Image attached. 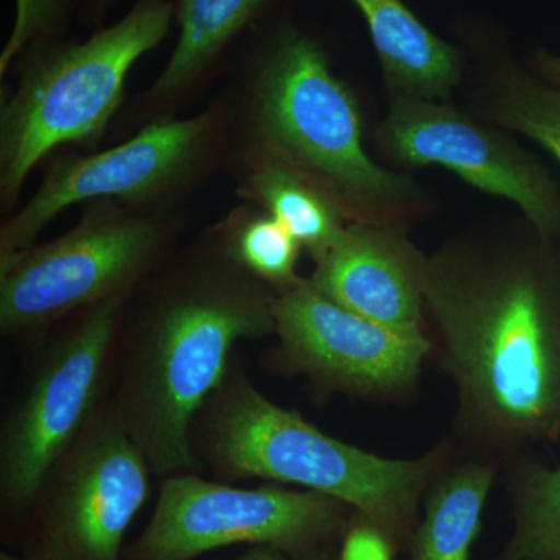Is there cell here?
Segmentation results:
<instances>
[{"mask_svg":"<svg viewBox=\"0 0 560 560\" xmlns=\"http://www.w3.org/2000/svg\"><path fill=\"white\" fill-rule=\"evenodd\" d=\"M363 14L386 80L400 95L447 98L459 81L456 47L430 32L404 0H350Z\"/></svg>","mask_w":560,"mask_h":560,"instance_id":"5bb4252c","label":"cell"},{"mask_svg":"<svg viewBox=\"0 0 560 560\" xmlns=\"http://www.w3.org/2000/svg\"><path fill=\"white\" fill-rule=\"evenodd\" d=\"M231 109L219 105L189 119H165L91 156L55 162L35 195L3 223L0 257L32 248L70 206L113 201L145 208L191 186L219 151Z\"/></svg>","mask_w":560,"mask_h":560,"instance_id":"9c48e42d","label":"cell"},{"mask_svg":"<svg viewBox=\"0 0 560 560\" xmlns=\"http://www.w3.org/2000/svg\"><path fill=\"white\" fill-rule=\"evenodd\" d=\"M194 447L230 480L261 478L341 501L397 547L410 545L419 503L453 455L448 440L418 459L346 444L268 399L238 364L198 416Z\"/></svg>","mask_w":560,"mask_h":560,"instance_id":"3957f363","label":"cell"},{"mask_svg":"<svg viewBox=\"0 0 560 560\" xmlns=\"http://www.w3.org/2000/svg\"><path fill=\"white\" fill-rule=\"evenodd\" d=\"M119 2L121 0H75L81 20L86 22L88 25L101 24L109 10Z\"/></svg>","mask_w":560,"mask_h":560,"instance_id":"7402d4cb","label":"cell"},{"mask_svg":"<svg viewBox=\"0 0 560 560\" xmlns=\"http://www.w3.org/2000/svg\"><path fill=\"white\" fill-rule=\"evenodd\" d=\"M248 35L249 116L260 156L311 179L357 223L396 215L415 189L368 156L360 110L319 40L290 21L260 20Z\"/></svg>","mask_w":560,"mask_h":560,"instance_id":"277c9868","label":"cell"},{"mask_svg":"<svg viewBox=\"0 0 560 560\" xmlns=\"http://www.w3.org/2000/svg\"><path fill=\"white\" fill-rule=\"evenodd\" d=\"M272 0H175L178 40L149 91L162 105L205 79L237 40L264 20Z\"/></svg>","mask_w":560,"mask_h":560,"instance_id":"2e32d148","label":"cell"},{"mask_svg":"<svg viewBox=\"0 0 560 560\" xmlns=\"http://www.w3.org/2000/svg\"><path fill=\"white\" fill-rule=\"evenodd\" d=\"M217 237L243 270L276 293L301 282L296 267L302 246L271 215H237Z\"/></svg>","mask_w":560,"mask_h":560,"instance_id":"d6986e66","label":"cell"},{"mask_svg":"<svg viewBox=\"0 0 560 560\" xmlns=\"http://www.w3.org/2000/svg\"><path fill=\"white\" fill-rule=\"evenodd\" d=\"M308 279L349 311L405 331L425 334L427 259L381 224H349Z\"/></svg>","mask_w":560,"mask_h":560,"instance_id":"4fadbf2b","label":"cell"},{"mask_svg":"<svg viewBox=\"0 0 560 560\" xmlns=\"http://www.w3.org/2000/svg\"><path fill=\"white\" fill-rule=\"evenodd\" d=\"M508 490L514 530L495 560H560V466L510 459Z\"/></svg>","mask_w":560,"mask_h":560,"instance_id":"ac0fdd59","label":"cell"},{"mask_svg":"<svg viewBox=\"0 0 560 560\" xmlns=\"http://www.w3.org/2000/svg\"><path fill=\"white\" fill-rule=\"evenodd\" d=\"M243 195L270 212L302 248L319 259L348 230L337 201L293 168L259 158L243 183Z\"/></svg>","mask_w":560,"mask_h":560,"instance_id":"e0dca14e","label":"cell"},{"mask_svg":"<svg viewBox=\"0 0 560 560\" xmlns=\"http://www.w3.org/2000/svg\"><path fill=\"white\" fill-rule=\"evenodd\" d=\"M396 547L388 534L357 514L342 539L340 560H394Z\"/></svg>","mask_w":560,"mask_h":560,"instance_id":"44dd1931","label":"cell"},{"mask_svg":"<svg viewBox=\"0 0 560 560\" xmlns=\"http://www.w3.org/2000/svg\"><path fill=\"white\" fill-rule=\"evenodd\" d=\"M234 560H319L318 558H296L289 552L276 550V548L257 547L256 550L246 552Z\"/></svg>","mask_w":560,"mask_h":560,"instance_id":"cb8c5ba5","label":"cell"},{"mask_svg":"<svg viewBox=\"0 0 560 560\" xmlns=\"http://www.w3.org/2000/svg\"><path fill=\"white\" fill-rule=\"evenodd\" d=\"M453 447V445H452ZM456 452L438 471L423 497V517L410 540V560H469L481 530L497 460Z\"/></svg>","mask_w":560,"mask_h":560,"instance_id":"9a60e30c","label":"cell"},{"mask_svg":"<svg viewBox=\"0 0 560 560\" xmlns=\"http://www.w3.org/2000/svg\"><path fill=\"white\" fill-rule=\"evenodd\" d=\"M275 318L279 342L271 364L320 389L364 399L405 396L434 348L429 335L349 311L308 279L278 294Z\"/></svg>","mask_w":560,"mask_h":560,"instance_id":"8fae6325","label":"cell"},{"mask_svg":"<svg viewBox=\"0 0 560 560\" xmlns=\"http://www.w3.org/2000/svg\"><path fill=\"white\" fill-rule=\"evenodd\" d=\"M175 14V0H136L120 21L83 43L33 40L0 120L3 206L16 202L33 168L51 151L102 138L124 101L132 66L161 46Z\"/></svg>","mask_w":560,"mask_h":560,"instance_id":"5b68a950","label":"cell"},{"mask_svg":"<svg viewBox=\"0 0 560 560\" xmlns=\"http://www.w3.org/2000/svg\"><path fill=\"white\" fill-rule=\"evenodd\" d=\"M175 224L98 201L61 237L0 257V330L32 340L66 316L130 300L167 260Z\"/></svg>","mask_w":560,"mask_h":560,"instance_id":"8992f818","label":"cell"},{"mask_svg":"<svg viewBox=\"0 0 560 560\" xmlns=\"http://www.w3.org/2000/svg\"><path fill=\"white\" fill-rule=\"evenodd\" d=\"M423 294L456 388L453 448L500 463L559 442V243L533 226L453 243L427 259Z\"/></svg>","mask_w":560,"mask_h":560,"instance_id":"6da1fadb","label":"cell"},{"mask_svg":"<svg viewBox=\"0 0 560 560\" xmlns=\"http://www.w3.org/2000/svg\"><path fill=\"white\" fill-rule=\"evenodd\" d=\"M534 68L539 73L540 79L550 81V83L560 86V55L548 54L539 50L534 55Z\"/></svg>","mask_w":560,"mask_h":560,"instance_id":"603a6c76","label":"cell"},{"mask_svg":"<svg viewBox=\"0 0 560 560\" xmlns=\"http://www.w3.org/2000/svg\"><path fill=\"white\" fill-rule=\"evenodd\" d=\"M501 83L493 103L495 119L539 143L560 164L559 84L518 70H510Z\"/></svg>","mask_w":560,"mask_h":560,"instance_id":"ffe728a7","label":"cell"},{"mask_svg":"<svg viewBox=\"0 0 560 560\" xmlns=\"http://www.w3.org/2000/svg\"><path fill=\"white\" fill-rule=\"evenodd\" d=\"M128 300L86 308L43 353L0 434V499L22 515L103 404Z\"/></svg>","mask_w":560,"mask_h":560,"instance_id":"52a82bcc","label":"cell"},{"mask_svg":"<svg viewBox=\"0 0 560 560\" xmlns=\"http://www.w3.org/2000/svg\"><path fill=\"white\" fill-rule=\"evenodd\" d=\"M151 474L113 404L103 400L40 490V558L120 560L127 530L149 500Z\"/></svg>","mask_w":560,"mask_h":560,"instance_id":"30bf717a","label":"cell"},{"mask_svg":"<svg viewBox=\"0 0 560 560\" xmlns=\"http://www.w3.org/2000/svg\"><path fill=\"white\" fill-rule=\"evenodd\" d=\"M348 510L312 490L243 489L195 471L171 475L125 560H191L242 544L302 556L340 533Z\"/></svg>","mask_w":560,"mask_h":560,"instance_id":"ba28073f","label":"cell"},{"mask_svg":"<svg viewBox=\"0 0 560 560\" xmlns=\"http://www.w3.org/2000/svg\"><path fill=\"white\" fill-rule=\"evenodd\" d=\"M397 160L442 165L470 186L518 206L541 237L560 243V191L539 161L511 140L431 101L396 95L383 130Z\"/></svg>","mask_w":560,"mask_h":560,"instance_id":"7c38bea8","label":"cell"},{"mask_svg":"<svg viewBox=\"0 0 560 560\" xmlns=\"http://www.w3.org/2000/svg\"><path fill=\"white\" fill-rule=\"evenodd\" d=\"M276 298L219 237L140 287L121 320L109 400L156 477L200 467L195 422L226 378L235 346L275 335Z\"/></svg>","mask_w":560,"mask_h":560,"instance_id":"7a4b0ae2","label":"cell"}]
</instances>
